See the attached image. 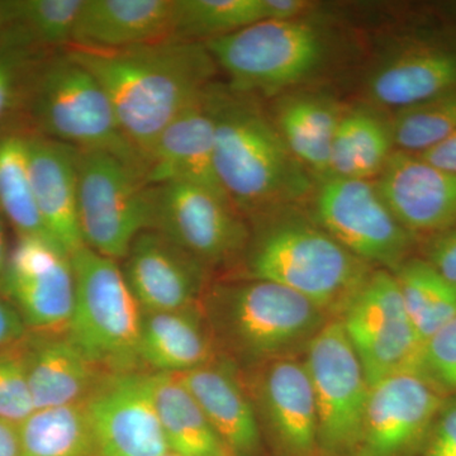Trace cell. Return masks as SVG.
Listing matches in <instances>:
<instances>
[{
  "mask_svg": "<svg viewBox=\"0 0 456 456\" xmlns=\"http://www.w3.org/2000/svg\"><path fill=\"white\" fill-rule=\"evenodd\" d=\"M68 50L106 90L143 163L164 128L215 83L218 69L204 44L171 38L123 50Z\"/></svg>",
  "mask_w": 456,
  "mask_h": 456,
  "instance_id": "cell-1",
  "label": "cell"
},
{
  "mask_svg": "<svg viewBox=\"0 0 456 456\" xmlns=\"http://www.w3.org/2000/svg\"><path fill=\"white\" fill-rule=\"evenodd\" d=\"M204 101L215 125L216 173L237 211L256 221L312 197L314 176L256 97L215 82Z\"/></svg>",
  "mask_w": 456,
  "mask_h": 456,
  "instance_id": "cell-2",
  "label": "cell"
},
{
  "mask_svg": "<svg viewBox=\"0 0 456 456\" xmlns=\"http://www.w3.org/2000/svg\"><path fill=\"white\" fill-rule=\"evenodd\" d=\"M256 224L246 248L248 277L283 285L323 312L345 311L371 273L369 264L297 206L269 213Z\"/></svg>",
  "mask_w": 456,
  "mask_h": 456,
  "instance_id": "cell-3",
  "label": "cell"
},
{
  "mask_svg": "<svg viewBox=\"0 0 456 456\" xmlns=\"http://www.w3.org/2000/svg\"><path fill=\"white\" fill-rule=\"evenodd\" d=\"M203 307L213 334L248 362L289 358L326 323V312L314 303L260 279L216 285Z\"/></svg>",
  "mask_w": 456,
  "mask_h": 456,
  "instance_id": "cell-4",
  "label": "cell"
},
{
  "mask_svg": "<svg viewBox=\"0 0 456 456\" xmlns=\"http://www.w3.org/2000/svg\"><path fill=\"white\" fill-rule=\"evenodd\" d=\"M38 134L79 150H101L142 171V155L126 139L106 90L69 50L33 64L26 80Z\"/></svg>",
  "mask_w": 456,
  "mask_h": 456,
  "instance_id": "cell-5",
  "label": "cell"
},
{
  "mask_svg": "<svg viewBox=\"0 0 456 456\" xmlns=\"http://www.w3.org/2000/svg\"><path fill=\"white\" fill-rule=\"evenodd\" d=\"M227 86L244 94L281 95L325 70L335 42L325 25L305 18L263 20L204 44Z\"/></svg>",
  "mask_w": 456,
  "mask_h": 456,
  "instance_id": "cell-6",
  "label": "cell"
},
{
  "mask_svg": "<svg viewBox=\"0 0 456 456\" xmlns=\"http://www.w3.org/2000/svg\"><path fill=\"white\" fill-rule=\"evenodd\" d=\"M70 257L75 301L65 334L103 373L142 370L139 356L142 310L121 264L86 246Z\"/></svg>",
  "mask_w": 456,
  "mask_h": 456,
  "instance_id": "cell-7",
  "label": "cell"
},
{
  "mask_svg": "<svg viewBox=\"0 0 456 456\" xmlns=\"http://www.w3.org/2000/svg\"><path fill=\"white\" fill-rule=\"evenodd\" d=\"M152 187L142 171L110 152L77 149V222L83 244L121 261L152 230Z\"/></svg>",
  "mask_w": 456,
  "mask_h": 456,
  "instance_id": "cell-8",
  "label": "cell"
},
{
  "mask_svg": "<svg viewBox=\"0 0 456 456\" xmlns=\"http://www.w3.org/2000/svg\"><path fill=\"white\" fill-rule=\"evenodd\" d=\"M318 419V446L351 455L358 443L369 397L364 369L341 321L318 330L305 347Z\"/></svg>",
  "mask_w": 456,
  "mask_h": 456,
  "instance_id": "cell-9",
  "label": "cell"
},
{
  "mask_svg": "<svg viewBox=\"0 0 456 456\" xmlns=\"http://www.w3.org/2000/svg\"><path fill=\"white\" fill-rule=\"evenodd\" d=\"M341 322L369 386L419 371L424 342L408 316L397 279L388 270L369 274L345 308Z\"/></svg>",
  "mask_w": 456,
  "mask_h": 456,
  "instance_id": "cell-10",
  "label": "cell"
},
{
  "mask_svg": "<svg viewBox=\"0 0 456 456\" xmlns=\"http://www.w3.org/2000/svg\"><path fill=\"white\" fill-rule=\"evenodd\" d=\"M312 198L314 220L358 259L395 272L408 260L413 236L384 202L375 182L323 179Z\"/></svg>",
  "mask_w": 456,
  "mask_h": 456,
  "instance_id": "cell-11",
  "label": "cell"
},
{
  "mask_svg": "<svg viewBox=\"0 0 456 456\" xmlns=\"http://www.w3.org/2000/svg\"><path fill=\"white\" fill-rule=\"evenodd\" d=\"M152 230L169 239L207 269L246 253L250 236L244 216L226 198L185 182L152 187Z\"/></svg>",
  "mask_w": 456,
  "mask_h": 456,
  "instance_id": "cell-12",
  "label": "cell"
},
{
  "mask_svg": "<svg viewBox=\"0 0 456 456\" xmlns=\"http://www.w3.org/2000/svg\"><path fill=\"white\" fill-rule=\"evenodd\" d=\"M0 294L29 332H65L75 301L70 255L40 237H17L9 250Z\"/></svg>",
  "mask_w": 456,
  "mask_h": 456,
  "instance_id": "cell-13",
  "label": "cell"
},
{
  "mask_svg": "<svg viewBox=\"0 0 456 456\" xmlns=\"http://www.w3.org/2000/svg\"><path fill=\"white\" fill-rule=\"evenodd\" d=\"M97 456L169 452L154 399V373L106 374L84 401Z\"/></svg>",
  "mask_w": 456,
  "mask_h": 456,
  "instance_id": "cell-14",
  "label": "cell"
},
{
  "mask_svg": "<svg viewBox=\"0 0 456 456\" xmlns=\"http://www.w3.org/2000/svg\"><path fill=\"white\" fill-rule=\"evenodd\" d=\"M441 391L419 373H403L369 389L351 456H413L421 452L441 408Z\"/></svg>",
  "mask_w": 456,
  "mask_h": 456,
  "instance_id": "cell-15",
  "label": "cell"
},
{
  "mask_svg": "<svg viewBox=\"0 0 456 456\" xmlns=\"http://www.w3.org/2000/svg\"><path fill=\"white\" fill-rule=\"evenodd\" d=\"M456 88V36L416 35L395 45L371 69L367 95L399 110Z\"/></svg>",
  "mask_w": 456,
  "mask_h": 456,
  "instance_id": "cell-16",
  "label": "cell"
},
{
  "mask_svg": "<svg viewBox=\"0 0 456 456\" xmlns=\"http://www.w3.org/2000/svg\"><path fill=\"white\" fill-rule=\"evenodd\" d=\"M377 178L384 202L413 237H434L455 226L456 173L395 150Z\"/></svg>",
  "mask_w": 456,
  "mask_h": 456,
  "instance_id": "cell-17",
  "label": "cell"
},
{
  "mask_svg": "<svg viewBox=\"0 0 456 456\" xmlns=\"http://www.w3.org/2000/svg\"><path fill=\"white\" fill-rule=\"evenodd\" d=\"M122 261L123 274L141 310L198 307L208 269L158 231H143Z\"/></svg>",
  "mask_w": 456,
  "mask_h": 456,
  "instance_id": "cell-18",
  "label": "cell"
},
{
  "mask_svg": "<svg viewBox=\"0 0 456 456\" xmlns=\"http://www.w3.org/2000/svg\"><path fill=\"white\" fill-rule=\"evenodd\" d=\"M145 182L150 187L191 183L228 200L216 173L215 125L204 93L171 121L147 150Z\"/></svg>",
  "mask_w": 456,
  "mask_h": 456,
  "instance_id": "cell-19",
  "label": "cell"
},
{
  "mask_svg": "<svg viewBox=\"0 0 456 456\" xmlns=\"http://www.w3.org/2000/svg\"><path fill=\"white\" fill-rule=\"evenodd\" d=\"M33 194L47 232L68 255L83 248L77 222V149L27 134Z\"/></svg>",
  "mask_w": 456,
  "mask_h": 456,
  "instance_id": "cell-20",
  "label": "cell"
},
{
  "mask_svg": "<svg viewBox=\"0 0 456 456\" xmlns=\"http://www.w3.org/2000/svg\"><path fill=\"white\" fill-rule=\"evenodd\" d=\"M174 0H84L74 49L114 51L170 40Z\"/></svg>",
  "mask_w": 456,
  "mask_h": 456,
  "instance_id": "cell-21",
  "label": "cell"
},
{
  "mask_svg": "<svg viewBox=\"0 0 456 456\" xmlns=\"http://www.w3.org/2000/svg\"><path fill=\"white\" fill-rule=\"evenodd\" d=\"M261 410L285 454L311 456L318 446L314 389L305 362L292 358L270 362L259 383Z\"/></svg>",
  "mask_w": 456,
  "mask_h": 456,
  "instance_id": "cell-22",
  "label": "cell"
},
{
  "mask_svg": "<svg viewBox=\"0 0 456 456\" xmlns=\"http://www.w3.org/2000/svg\"><path fill=\"white\" fill-rule=\"evenodd\" d=\"M22 345L36 410L82 403L107 374L65 332L28 331Z\"/></svg>",
  "mask_w": 456,
  "mask_h": 456,
  "instance_id": "cell-23",
  "label": "cell"
},
{
  "mask_svg": "<svg viewBox=\"0 0 456 456\" xmlns=\"http://www.w3.org/2000/svg\"><path fill=\"white\" fill-rule=\"evenodd\" d=\"M176 375L233 455L259 454L261 435L256 412L232 368L213 360Z\"/></svg>",
  "mask_w": 456,
  "mask_h": 456,
  "instance_id": "cell-24",
  "label": "cell"
},
{
  "mask_svg": "<svg viewBox=\"0 0 456 456\" xmlns=\"http://www.w3.org/2000/svg\"><path fill=\"white\" fill-rule=\"evenodd\" d=\"M342 113L325 94L292 90L279 97L270 114L292 154L316 183L329 175L332 141Z\"/></svg>",
  "mask_w": 456,
  "mask_h": 456,
  "instance_id": "cell-25",
  "label": "cell"
},
{
  "mask_svg": "<svg viewBox=\"0 0 456 456\" xmlns=\"http://www.w3.org/2000/svg\"><path fill=\"white\" fill-rule=\"evenodd\" d=\"M139 356L142 368L165 374L187 373L216 360L211 336L198 307L142 311Z\"/></svg>",
  "mask_w": 456,
  "mask_h": 456,
  "instance_id": "cell-26",
  "label": "cell"
},
{
  "mask_svg": "<svg viewBox=\"0 0 456 456\" xmlns=\"http://www.w3.org/2000/svg\"><path fill=\"white\" fill-rule=\"evenodd\" d=\"M154 399L170 452L179 456H235L178 375L154 373Z\"/></svg>",
  "mask_w": 456,
  "mask_h": 456,
  "instance_id": "cell-27",
  "label": "cell"
},
{
  "mask_svg": "<svg viewBox=\"0 0 456 456\" xmlns=\"http://www.w3.org/2000/svg\"><path fill=\"white\" fill-rule=\"evenodd\" d=\"M391 126L371 110H344L332 141L329 178L378 176L395 151Z\"/></svg>",
  "mask_w": 456,
  "mask_h": 456,
  "instance_id": "cell-28",
  "label": "cell"
},
{
  "mask_svg": "<svg viewBox=\"0 0 456 456\" xmlns=\"http://www.w3.org/2000/svg\"><path fill=\"white\" fill-rule=\"evenodd\" d=\"M18 436L20 456H97L84 402L33 411Z\"/></svg>",
  "mask_w": 456,
  "mask_h": 456,
  "instance_id": "cell-29",
  "label": "cell"
},
{
  "mask_svg": "<svg viewBox=\"0 0 456 456\" xmlns=\"http://www.w3.org/2000/svg\"><path fill=\"white\" fill-rule=\"evenodd\" d=\"M263 20L268 0H174L171 40L207 44Z\"/></svg>",
  "mask_w": 456,
  "mask_h": 456,
  "instance_id": "cell-30",
  "label": "cell"
},
{
  "mask_svg": "<svg viewBox=\"0 0 456 456\" xmlns=\"http://www.w3.org/2000/svg\"><path fill=\"white\" fill-rule=\"evenodd\" d=\"M404 307L422 342L456 316V285L428 260L408 259L395 272Z\"/></svg>",
  "mask_w": 456,
  "mask_h": 456,
  "instance_id": "cell-31",
  "label": "cell"
},
{
  "mask_svg": "<svg viewBox=\"0 0 456 456\" xmlns=\"http://www.w3.org/2000/svg\"><path fill=\"white\" fill-rule=\"evenodd\" d=\"M0 212L17 237H40L56 244L45 227L33 194L27 134L0 137Z\"/></svg>",
  "mask_w": 456,
  "mask_h": 456,
  "instance_id": "cell-32",
  "label": "cell"
},
{
  "mask_svg": "<svg viewBox=\"0 0 456 456\" xmlns=\"http://www.w3.org/2000/svg\"><path fill=\"white\" fill-rule=\"evenodd\" d=\"M389 126L395 150L411 154L428 151L456 132V88L395 110Z\"/></svg>",
  "mask_w": 456,
  "mask_h": 456,
  "instance_id": "cell-33",
  "label": "cell"
},
{
  "mask_svg": "<svg viewBox=\"0 0 456 456\" xmlns=\"http://www.w3.org/2000/svg\"><path fill=\"white\" fill-rule=\"evenodd\" d=\"M84 0H14L12 25L23 29L36 46H71Z\"/></svg>",
  "mask_w": 456,
  "mask_h": 456,
  "instance_id": "cell-34",
  "label": "cell"
},
{
  "mask_svg": "<svg viewBox=\"0 0 456 456\" xmlns=\"http://www.w3.org/2000/svg\"><path fill=\"white\" fill-rule=\"evenodd\" d=\"M22 341L0 351V419L16 425L36 410Z\"/></svg>",
  "mask_w": 456,
  "mask_h": 456,
  "instance_id": "cell-35",
  "label": "cell"
},
{
  "mask_svg": "<svg viewBox=\"0 0 456 456\" xmlns=\"http://www.w3.org/2000/svg\"><path fill=\"white\" fill-rule=\"evenodd\" d=\"M4 33L7 37L0 42V119L13 106L20 86L26 82L25 77L33 65L28 61V49L35 45L16 25L5 28Z\"/></svg>",
  "mask_w": 456,
  "mask_h": 456,
  "instance_id": "cell-36",
  "label": "cell"
},
{
  "mask_svg": "<svg viewBox=\"0 0 456 456\" xmlns=\"http://www.w3.org/2000/svg\"><path fill=\"white\" fill-rule=\"evenodd\" d=\"M417 373L439 391L456 392V316L424 342Z\"/></svg>",
  "mask_w": 456,
  "mask_h": 456,
  "instance_id": "cell-37",
  "label": "cell"
},
{
  "mask_svg": "<svg viewBox=\"0 0 456 456\" xmlns=\"http://www.w3.org/2000/svg\"><path fill=\"white\" fill-rule=\"evenodd\" d=\"M421 456H456V399L441 408L426 437Z\"/></svg>",
  "mask_w": 456,
  "mask_h": 456,
  "instance_id": "cell-38",
  "label": "cell"
},
{
  "mask_svg": "<svg viewBox=\"0 0 456 456\" xmlns=\"http://www.w3.org/2000/svg\"><path fill=\"white\" fill-rule=\"evenodd\" d=\"M425 260L456 285V224L445 232L431 237Z\"/></svg>",
  "mask_w": 456,
  "mask_h": 456,
  "instance_id": "cell-39",
  "label": "cell"
},
{
  "mask_svg": "<svg viewBox=\"0 0 456 456\" xmlns=\"http://www.w3.org/2000/svg\"><path fill=\"white\" fill-rule=\"evenodd\" d=\"M27 334L28 330L22 318L13 305L0 294V351L22 341Z\"/></svg>",
  "mask_w": 456,
  "mask_h": 456,
  "instance_id": "cell-40",
  "label": "cell"
},
{
  "mask_svg": "<svg viewBox=\"0 0 456 456\" xmlns=\"http://www.w3.org/2000/svg\"><path fill=\"white\" fill-rule=\"evenodd\" d=\"M417 155L435 167L456 173V132L428 151Z\"/></svg>",
  "mask_w": 456,
  "mask_h": 456,
  "instance_id": "cell-41",
  "label": "cell"
},
{
  "mask_svg": "<svg viewBox=\"0 0 456 456\" xmlns=\"http://www.w3.org/2000/svg\"><path fill=\"white\" fill-rule=\"evenodd\" d=\"M0 456H20L18 425L0 419Z\"/></svg>",
  "mask_w": 456,
  "mask_h": 456,
  "instance_id": "cell-42",
  "label": "cell"
},
{
  "mask_svg": "<svg viewBox=\"0 0 456 456\" xmlns=\"http://www.w3.org/2000/svg\"><path fill=\"white\" fill-rule=\"evenodd\" d=\"M9 256V248L7 240H5L4 217L0 212V281H2L3 274H4L5 266Z\"/></svg>",
  "mask_w": 456,
  "mask_h": 456,
  "instance_id": "cell-43",
  "label": "cell"
},
{
  "mask_svg": "<svg viewBox=\"0 0 456 456\" xmlns=\"http://www.w3.org/2000/svg\"><path fill=\"white\" fill-rule=\"evenodd\" d=\"M14 0L0 2V33L13 23Z\"/></svg>",
  "mask_w": 456,
  "mask_h": 456,
  "instance_id": "cell-44",
  "label": "cell"
},
{
  "mask_svg": "<svg viewBox=\"0 0 456 456\" xmlns=\"http://www.w3.org/2000/svg\"><path fill=\"white\" fill-rule=\"evenodd\" d=\"M161 456H179V455H176V454H174V452H167V454H164V455H161Z\"/></svg>",
  "mask_w": 456,
  "mask_h": 456,
  "instance_id": "cell-45",
  "label": "cell"
}]
</instances>
